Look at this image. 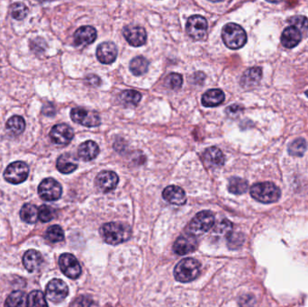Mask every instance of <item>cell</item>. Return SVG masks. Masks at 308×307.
Wrapping results in <instances>:
<instances>
[{"instance_id": "1", "label": "cell", "mask_w": 308, "mask_h": 307, "mask_svg": "<svg viewBox=\"0 0 308 307\" xmlns=\"http://www.w3.org/2000/svg\"><path fill=\"white\" fill-rule=\"evenodd\" d=\"M99 232L102 239L111 245L121 244L132 236L131 227L127 224L117 222L103 224Z\"/></svg>"}, {"instance_id": "2", "label": "cell", "mask_w": 308, "mask_h": 307, "mask_svg": "<svg viewBox=\"0 0 308 307\" xmlns=\"http://www.w3.org/2000/svg\"><path fill=\"white\" fill-rule=\"evenodd\" d=\"M201 271V264L193 258L181 259L174 268V276L177 281L181 283H189L195 280Z\"/></svg>"}, {"instance_id": "3", "label": "cell", "mask_w": 308, "mask_h": 307, "mask_svg": "<svg viewBox=\"0 0 308 307\" xmlns=\"http://www.w3.org/2000/svg\"><path fill=\"white\" fill-rule=\"evenodd\" d=\"M251 196L262 204H272L279 200L281 192L280 189L271 182H261L251 187Z\"/></svg>"}, {"instance_id": "4", "label": "cell", "mask_w": 308, "mask_h": 307, "mask_svg": "<svg viewBox=\"0 0 308 307\" xmlns=\"http://www.w3.org/2000/svg\"><path fill=\"white\" fill-rule=\"evenodd\" d=\"M222 38L228 48L237 50L246 44V32L237 24L229 23L223 28Z\"/></svg>"}, {"instance_id": "5", "label": "cell", "mask_w": 308, "mask_h": 307, "mask_svg": "<svg viewBox=\"0 0 308 307\" xmlns=\"http://www.w3.org/2000/svg\"><path fill=\"white\" fill-rule=\"evenodd\" d=\"M215 224V215L210 211H201L195 215L189 225L190 234L202 235L209 232Z\"/></svg>"}, {"instance_id": "6", "label": "cell", "mask_w": 308, "mask_h": 307, "mask_svg": "<svg viewBox=\"0 0 308 307\" xmlns=\"http://www.w3.org/2000/svg\"><path fill=\"white\" fill-rule=\"evenodd\" d=\"M29 175V167L24 162H15L9 164L5 170L4 179L10 184H21L27 180Z\"/></svg>"}, {"instance_id": "7", "label": "cell", "mask_w": 308, "mask_h": 307, "mask_svg": "<svg viewBox=\"0 0 308 307\" xmlns=\"http://www.w3.org/2000/svg\"><path fill=\"white\" fill-rule=\"evenodd\" d=\"M71 117L73 122L86 127H97L101 123L100 116L97 112L82 107H76L71 110Z\"/></svg>"}, {"instance_id": "8", "label": "cell", "mask_w": 308, "mask_h": 307, "mask_svg": "<svg viewBox=\"0 0 308 307\" xmlns=\"http://www.w3.org/2000/svg\"><path fill=\"white\" fill-rule=\"evenodd\" d=\"M40 198L44 201H56L62 195V185L53 179H45L38 187Z\"/></svg>"}, {"instance_id": "9", "label": "cell", "mask_w": 308, "mask_h": 307, "mask_svg": "<svg viewBox=\"0 0 308 307\" xmlns=\"http://www.w3.org/2000/svg\"><path fill=\"white\" fill-rule=\"evenodd\" d=\"M59 266L65 276L76 279L81 274V267L75 256L71 253H63L59 258Z\"/></svg>"}, {"instance_id": "10", "label": "cell", "mask_w": 308, "mask_h": 307, "mask_svg": "<svg viewBox=\"0 0 308 307\" xmlns=\"http://www.w3.org/2000/svg\"><path fill=\"white\" fill-rule=\"evenodd\" d=\"M46 296L53 303H61L69 294V287L62 279L54 278L46 286Z\"/></svg>"}, {"instance_id": "11", "label": "cell", "mask_w": 308, "mask_h": 307, "mask_svg": "<svg viewBox=\"0 0 308 307\" xmlns=\"http://www.w3.org/2000/svg\"><path fill=\"white\" fill-rule=\"evenodd\" d=\"M207 28L208 25L207 20L205 18L198 15L190 17L186 25V30L188 35L194 40L205 38V36L207 35Z\"/></svg>"}, {"instance_id": "12", "label": "cell", "mask_w": 308, "mask_h": 307, "mask_svg": "<svg viewBox=\"0 0 308 307\" xmlns=\"http://www.w3.org/2000/svg\"><path fill=\"white\" fill-rule=\"evenodd\" d=\"M49 135L53 143L65 146L69 144L73 139L74 132L73 129L66 123H59L52 128Z\"/></svg>"}, {"instance_id": "13", "label": "cell", "mask_w": 308, "mask_h": 307, "mask_svg": "<svg viewBox=\"0 0 308 307\" xmlns=\"http://www.w3.org/2000/svg\"><path fill=\"white\" fill-rule=\"evenodd\" d=\"M198 247V240L197 237L190 233L182 234L177 239L173 245V250L178 255L189 254L190 252H193L194 250Z\"/></svg>"}, {"instance_id": "14", "label": "cell", "mask_w": 308, "mask_h": 307, "mask_svg": "<svg viewBox=\"0 0 308 307\" xmlns=\"http://www.w3.org/2000/svg\"><path fill=\"white\" fill-rule=\"evenodd\" d=\"M123 36L129 44L134 47H139L145 44L147 34L144 28L138 26H127L123 28Z\"/></svg>"}, {"instance_id": "15", "label": "cell", "mask_w": 308, "mask_h": 307, "mask_svg": "<svg viewBox=\"0 0 308 307\" xmlns=\"http://www.w3.org/2000/svg\"><path fill=\"white\" fill-rule=\"evenodd\" d=\"M118 181V176L115 172L105 171H102L97 176L95 184L100 191L107 193L116 188Z\"/></svg>"}, {"instance_id": "16", "label": "cell", "mask_w": 308, "mask_h": 307, "mask_svg": "<svg viewBox=\"0 0 308 307\" xmlns=\"http://www.w3.org/2000/svg\"><path fill=\"white\" fill-rule=\"evenodd\" d=\"M117 57V48L115 44L105 42L98 45L97 48V58L103 64H111Z\"/></svg>"}, {"instance_id": "17", "label": "cell", "mask_w": 308, "mask_h": 307, "mask_svg": "<svg viewBox=\"0 0 308 307\" xmlns=\"http://www.w3.org/2000/svg\"><path fill=\"white\" fill-rule=\"evenodd\" d=\"M163 197L167 202L176 206H183L187 202L185 191L177 186L167 187L163 190Z\"/></svg>"}, {"instance_id": "18", "label": "cell", "mask_w": 308, "mask_h": 307, "mask_svg": "<svg viewBox=\"0 0 308 307\" xmlns=\"http://www.w3.org/2000/svg\"><path fill=\"white\" fill-rule=\"evenodd\" d=\"M97 39V31L92 27H79L74 34V44L77 46H86Z\"/></svg>"}, {"instance_id": "19", "label": "cell", "mask_w": 308, "mask_h": 307, "mask_svg": "<svg viewBox=\"0 0 308 307\" xmlns=\"http://www.w3.org/2000/svg\"><path fill=\"white\" fill-rule=\"evenodd\" d=\"M58 171L62 174H70L78 169V160L72 154H63L58 158L56 163Z\"/></svg>"}, {"instance_id": "20", "label": "cell", "mask_w": 308, "mask_h": 307, "mask_svg": "<svg viewBox=\"0 0 308 307\" xmlns=\"http://www.w3.org/2000/svg\"><path fill=\"white\" fill-rule=\"evenodd\" d=\"M204 162L209 168H220L225 164V156L216 147H209L204 152Z\"/></svg>"}, {"instance_id": "21", "label": "cell", "mask_w": 308, "mask_h": 307, "mask_svg": "<svg viewBox=\"0 0 308 307\" xmlns=\"http://www.w3.org/2000/svg\"><path fill=\"white\" fill-rule=\"evenodd\" d=\"M23 263L29 272H36L43 263V257L39 251L36 250H27L23 257Z\"/></svg>"}, {"instance_id": "22", "label": "cell", "mask_w": 308, "mask_h": 307, "mask_svg": "<svg viewBox=\"0 0 308 307\" xmlns=\"http://www.w3.org/2000/svg\"><path fill=\"white\" fill-rule=\"evenodd\" d=\"M301 40H302V33L295 27H286L282 33L281 44L286 48H294L299 44Z\"/></svg>"}, {"instance_id": "23", "label": "cell", "mask_w": 308, "mask_h": 307, "mask_svg": "<svg viewBox=\"0 0 308 307\" xmlns=\"http://www.w3.org/2000/svg\"><path fill=\"white\" fill-rule=\"evenodd\" d=\"M261 78H262V70L259 67H253L247 70L243 73L241 79V85L242 88H253L260 83Z\"/></svg>"}, {"instance_id": "24", "label": "cell", "mask_w": 308, "mask_h": 307, "mask_svg": "<svg viewBox=\"0 0 308 307\" xmlns=\"http://www.w3.org/2000/svg\"><path fill=\"white\" fill-rule=\"evenodd\" d=\"M99 154L98 145L93 140H87L82 144L79 145L78 149V155L84 162H89L97 158Z\"/></svg>"}, {"instance_id": "25", "label": "cell", "mask_w": 308, "mask_h": 307, "mask_svg": "<svg viewBox=\"0 0 308 307\" xmlns=\"http://www.w3.org/2000/svg\"><path fill=\"white\" fill-rule=\"evenodd\" d=\"M225 94L221 89H209L203 95L202 104L206 107H215L225 101Z\"/></svg>"}, {"instance_id": "26", "label": "cell", "mask_w": 308, "mask_h": 307, "mask_svg": "<svg viewBox=\"0 0 308 307\" xmlns=\"http://www.w3.org/2000/svg\"><path fill=\"white\" fill-rule=\"evenodd\" d=\"M6 128L10 134L13 136H18L22 134L26 129V122L22 116L14 115L8 120L6 123Z\"/></svg>"}, {"instance_id": "27", "label": "cell", "mask_w": 308, "mask_h": 307, "mask_svg": "<svg viewBox=\"0 0 308 307\" xmlns=\"http://www.w3.org/2000/svg\"><path fill=\"white\" fill-rule=\"evenodd\" d=\"M5 307H28V296L23 291H14L6 300Z\"/></svg>"}, {"instance_id": "28", "label": "cell", "mask_w": 308, "mask_h": 307, "mask_svg": "<svg viewBox=\"0 0 308 307\" xmlns=\"http://www.w3.org/2000/svg\"><path fill=\"white\" fill-rule=\"evenodd\" d=\"M21 219L27 224H36L38 219V208L33 204H26L20 210Z\"/></svg>"}, {"instance_id": "29", "label": "cell", "mask_w": 308, "mask_h": 307, "mask_svg": "<svg viewBox=\"0 0 308 307\" xmlns=\"http://www.w3.org/2000/svg\"><path fill=\"white\" fill-rule=\"evenodd\" d=\"M249 188V185L246 180L237 178V177H233L231 178L229 180V185H228V190L230 193L234 194V195H242L245 193Z\"/></svg>"}, {"instance_id": "30", "label": "cell", "mask_w": 308, "mask_h": 307, "mask_svg": "<svg viewBox=\"0 0 308 307\" xmlns=\"http://www.w3.org/2000/svg\"><path fill=\"white\" fill-rule=\"evenodd\" d=\"M148 67H149V62L142 56L134 58L130 62V70L132 71V74L135 76L144 74L148 70Z\"/></svg>"}, {"instance_id": "31", "label": "cell", "mask_w": 308, "mask_h": 307, "mask_svg": "<svg viewBox=\"0 0 308 307\" xmlns=\"http://www.w3.org/2000/svg\"><path fill=\"white\" fill-rule=\"evenodd\" d=\"M307 148L306 141L303 138L293 140L288 146V154L295 157H302Z\"/></svg>"}, {"instance_id": "32", "label": "cell", "mask_w": 308, "mask_h": 307, "mask_svg": "<svg viewBox=\"0 0 308 307\" xmlns=\"http://www.w3.org/2000/svg\"><path fill=\"white\" fill-rule=\"evenodd\" d=\"M28 307H48V303L42 291L35 290L28 294Z\"/></svg>"}, {"instance_id": "33", "label": "cell", "mask_w": 308, "mask_h": 307, "mask_svg": "<svg viewBox=\"0 0 308 307\" xmlns=\"http://www.w3.org/2000/svg\"><path fill=\"white\" fill-rule=\"evenodd\" d=\"M45 238L53 243L61 242L64 240V232L60 225H52L47 229Z\"/></svg>"}, {"instance_id": "34", "label": "cell", "mask_w": 308, "mask_h": 307, "mask_svg": "<svg viewBox=\"0 0 308 307\" xmlns=\"http://www.w3.org/2000/svg\"><path fill=\"white\" fill-rule=\"evenodd\" d=\"M141 99V93L136 90H125L121 95V100L127 105H137Z\"/></svg>"}, {"instance_id": "35", "label": "cell", "mask_w": 308, "mask_h": 307, "mask_svg": "<svg viewBox=\"0 0 308 307\" xmlns=\"http://www.w3.org/2000/svg\"><path fill=\"white\" fill-rule=\"evenodd\" d=\"M10 12L14 19L23 20L24 18H26L28 14V9L26 5L18 2V3H14L11 6Z\"/></svg>"}, {"instance_id": "36", "label": "cell", "mask_w": 308, "mask_h": 307, "mask_svg": "<svg viewBox=\"0 0 308 307\" xmlns=\"http://www.w3.org/2000/svg\"><path fill=\"white\" fill-rule=\"evenodd\" d=\"M54 215H55L54 209L47 205H43L38 208V217L40 221L43 223H48L50 221H52Z\"/></svg>"}, {"instance_id": "37", "label": "cell", "mask_w": 308, "mask_h": 307, "mask_svg": "<svg viewBox=\"0 0 308 307\" xmlns=\"http://www.w3.org/2000/svg\"><path fill=\"white\" fill-rule=\"evenodd\" d=\"M291 27H294L298 29L300 32H306L308 30V19L304 16H295L288 19Z\"/></svg>"}, {"instance_id": "38", "label": "cell", "mask_w": 308, "mask_h": 307, "mask_svg": "<svg viewBox=\"0 0 308 307\" xmlns=\"http://www.w3.org/2000/svg\"><path fill=\"white\" fill-rule=\"evenodd\" d=\"M183 83V79L181 74L171 73L165 79V86L170 89H179Z\"/></svg>"}, {"instance_id": "39", "label": "cell", "mask_w": 308, "mask_h": 307, "mask_svg": "<svg viewBox=\"0 0 308 307\" xmlns=\"http://www.w3.org/2000/svg\"><path fill=\"white\" fill-rule=\"evenodd\" d=\"M218 228L216 229V232L220 233V234H226L229 236L232 233V229H233V224L230 222L229 220L225 219L221 222L220 224L217 226Z\"/></svg>"}, {"instance_id": "40", "label": "cell", "mask_w": 308, "mask_h": 307, "mask_svg": "<svg viewBox=\"0 0 308 307\" xmlns=\"http://www.w3.org/2000/svg\"><path fill=\"white\" fill-rule=\"evenodd\" d=\"M91 305H92V300L88 296L81 295L71 303V307H91Z\"/></svg>"}, {"instance_id": "41", "label": "cell", "mask_w": 308, "mask_h": 307, "mask_svg": "<svg viewBox=\"0 0 308 307\" xmlns=\"http://www.w3.org/2000/svg\"><path fill=\"white\" fill-rule=\"evenodd\" d=\"M243 243V236L242 233H231L229 235V245L230 248H237L240 247Z\"/></svg>"}, {"instance_id": "42", "label": "cell", "mask_w": 308, "mask_h": 307, "mask_svg": "<svg viewBox=\"0 0 308 307\" xmlns=\"http://www.w3.org/2000/svg\"><path fill=\"white\" fill-rule=\"evenodd\" d=\"M254 297L251 294H245L240 298V305L241 307H252L254 305Z\"/></svg>"}, {"instance_id": "43", "label": "cell", "mask_w": 308, "mask_h": 307, "mask_svg": "<svg viewBox=\"0 0 308 307\" xmlns=\"http://www.w3.org/2000/svg\"><path fill=\"white\" fill-rule=\"evenodd\" d=\"M243 108L241 105H233L229 106L227 108V114H229L230 116H236L237 114H240L242 112Z\"/></svg>"}, {"instance_id": "44", "label": "cell", "mask_w": 308, "mask_h": 307, "mask_svg": "<svg viewBox=\"0 0 308 307\" xmlns=\"http://www.w3.org/2000/svg\"><path fill=\"white\" fill-rule=\"evenodd\" d=\"M88 79L89 83L92 84L94 86H98V85L100 84V79H99L98 77H97V76H95V75L89 76Z\"/></svg>"}, {"instance_id": "45", "label": "cell", "mask_w": 308, "mask_h": 307, "mask_svg": "<svg viewBox=\"0 0 308 307\" xmlns=\"http://www.w3.org/2000/svg\"><path fill=\"white\" fill-rule=\"evenodd\" d=\"M305 95H306V97H308V90L306 91V92H305Z\"/></svg>"}]
</instances>
